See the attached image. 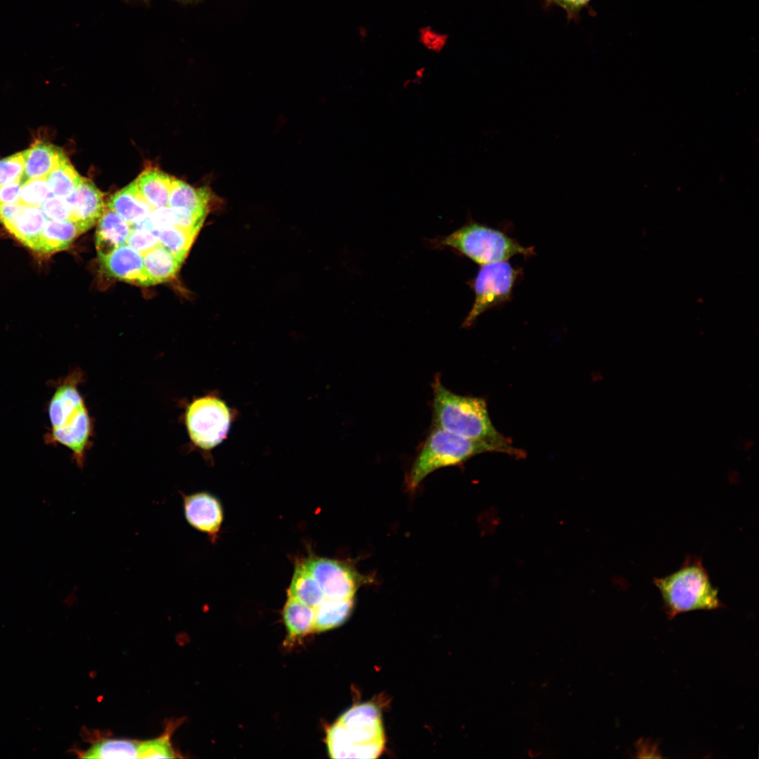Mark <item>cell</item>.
Instances as JSON below:
<instances>
[{
	"label": "cell",
	"instance_id": "cell-31",
	"mask_svg": "<svg viewBox=\"0 0 759 759\" xmlns=\"http://www.w3.org/2000/svg\"><path fill=\"white\" fill-rule=\"evenodd\" d=\"M47 219H70V208L65 198L53 195L40 206Z\"/></svg>",
	"mask_w": 759,
	"mask_h": 759
},
{
	"label": "cell",
	"instance_id": "cell-22",
	"mask_svg": "<svg viewBox=\"0 0 759 759\" xmlns=\"http://www.w3.org/2000/svg\"><path fill=\"white\" fill-rule=\"evenodd\" d=\"M141 741L125 739H103L88 749L78 752L84 758H138Z\"/></svg>",
	"mask_w": 759,
	"mask_h": 759
},
{
	"label": "cell",
	"instance_id": "cell-34",
	"mask_svg": "<svg viewBox=\"0 0 759 759\" xmlns=\"http://www.w3.org/2000/svg\"><path fill=\"white\" fill-rule=\"evenodd\" d=\"M130 1H141V2L147 3V2H149L151 0H130ZM176 1H178L181 2V3H183V4H190V3L196 2L198 0H176Z\"/></svg>",
	"mask_w": 759,
	"mask_h": 759
},
{
	"label": "cell",
	"instance_id": "cell-16",
	"mask_svg": "<svg viewBox=\"0 0 759 759\" xmlns=\"http://www.w3.org/2000/svg\"><path fill=\"white\" fill-rule=\"evenodd\" d=\"M107 207L131 226L145 220L153 210L140 193L136 180L112 195Z\"/></svg>",
	"mask_w": 759,
	"mask_h": 759
},
{
	"label": "cell",
	"instance_id": "cell-25",
	"mask_svg": "<svg viewBox=\"0 0 759 759\" xmlns=\"http://www.w3.org/2000/svg\"><path fill=\"white\" fill-rule=\"evenodd\" d=\"M198 233L197 230L169 226L159 230L158 239L162 246L183 263Z\"/></svg>",
	"mask_w": 759,
	"mask_h": 759
},
{
	"label": "cell",
	"instance_id": "cell-11",
	"mask_svg": "<svg viewBox=\"0 0 759 759\" xmlns=\"http://www.w3.org/2000/svg\"><path fill=\"white\" fill-rule=\"evenodd\" d=\"M65 200L70 208V219L77 224L81 233L93 227L106 209L103 193L86 178Z\"/></svg>",
	"mask_w": 759,
	"mask_h": 759
},
{
	"label": "cell",
	"instance_id": "cell-1",
	"mask_svg": "<svg viewBox=\"0 0 759 759\" xmlns=\"http://www.w3.org/2000/svg\"><path fill=\"white\" fill-rule=\"evenodd\" d=\"M432 390L433 427L466 439L487 443L494 447L496 452L516 458L525 455L524 450L515 448L511 440L493 425L484 398L453 393L443 385L438 375L433 381Z\"/></svg>",
	"mask_w": 759,
	"mask_h": 759
},
{
	"label": "cell",
	"instance_id": "cell-4",
	"mask_svg": "<svg viewBox=\"0 0 759 759\" xmlns=\"http://www.w3.org/2000/svg\"><path fill=\"white\" fill-rule=\"evenodd\" d=\"M669 619L694 610H715L722 608L718 591L712 584L701 557L689 554L675 572L661 578H654Z\"/></svg>",
	"mask_w": 759,
	"mask_h": 759
},
{
	"label": "cell",
	"instance_id": "cell-19",
	"mask_svg": "<svg viewBox=\"0 0 759 759\" xmlns=\"http://www.w3.org/2000/svg\"><path fill=\"white\" fill-rule=\"evenodd\" d=\"M175 178L158 169H145L136 179L138 190L153 209L169 207Z\"/></svg>",
	"mask_w": 759,
	"mask_h": 759
},
{
	"label": "cell",
	"instance_id": "cell-35",
	"mask_svg": "<svg viewBox=\"0 0 759 759\" xmlns=\"http://www.w3.org/2000/svg\"><path fill=\"white\" fill-rule=\"evenodd\" d=\"M753 441L751 440H748V441H745V443L744 444V449L745 450H748L753 446Z\"/></svg>",
	"mask_w": 759,
	"mask_h": 759
},
{
	"label": "cell",
	"instance_id": "cell-20",
	"mask_svg": "<svg viewBox=\"0 0 759 759\" xmlns=\"http://www.w3.org/2000/svg\"><path fill=\"white\" fill-rule=\"evenodd\" d=\"M142 255L150 285L174 279L183 264L160 243Z\"/></svg>",
	"mask_w": 759,
	"mask_h": 759
},
{
	"label": "cell",
	"instance_id": "cell-7",
	"mask_svg": "<svg viewBox=\"0 0 759 759\" xmlns=\"http://www.w3.org/2000/svg\"><path fill=\"white\" fill-rule=\"evenodd\" d=\"M521 275V269L514 268L507 261L482 265L476 276L468 282L475 299L462 326H471L485 311L510 301Z\"/></svg>",
	"mask_w": 759,
	"mask_h": 759
},
{
	"label": "cell",
	"instance_id": "cell-15",
	"mask_svg": "<svg viewBox=\"0 0 759 759\" xmlns=\"http://www.w3.org/2000/svg\"><path fill=\"white\" fill-rule=\"evenodd\" d=\"M24 175L22 182L29 179L44 178L67 157L60 148L48 143L37 141L22 152Z\"/></svg>",
	"mask_w": 759,
	"mask_h": 759
},
{
	"label": "cell",
	"instance_id": "cell-3",
	"mask_svg": "<svg viewBox=\"0 0 759 759\" xmlns=\"http://www.w3.org/2000/svg\"><path fill=\"white\" fill-rule=\"evenodd\" d=\"M379 709L372 703L355 705L330 726L326 744L332 758L374 759L385 747Z\"/></svg>",
	"mask_w": 759,
	"mask_h": 759
},
{
	"label": "cell",
	"instance_id": "cell-10",
	"mask_svg": "<svg viewBox=\"0 0 759 759\" xmlns=\"http://www.w3.org/2000/svg\"><path fill=\"white\" fill-rule=\"evenodd\" d=\"M187 523L195 530L207 534L214 543L223 520V510L219 499L206 491L190 494L179 492Z\"/></svg>",
	"mask_w": 759,
	"mask_h": 759
},
{
	"label": "cell",
	"instance_id": "cell-12",
	"mask_svg": "<svg viewBox=\"0 0 759 759\" xmlns=\"http://www.w3.org/2000/svg\"><path fill=\"white\" fill-rule=\"evenodd\" d=\"M99 261L108 275L136 285L150 286L143 255L127 244L116 248Z\"/></svg>",
	"mask_w": 759,
	"mask_h": 759
},
{
	"label": "cell",
	"instance_id": "cell-9",
	"mask_svg": "<svg viewBox=\"0 0 759 759\" xmlns=\"http://www.w3.org/2000/svg\"><path fill=\"white\" fill-rule=\"evenodd\" d=\"M302 562L320 585L325 598L354 599L363 579L349 564L315 556H310Z\"/></svg>",
	"mask_w": 759,
	"mask_h": 759
},
{
	"label": "cell",
	"instance_id": "cell-6",
	"mask_svg": "<svg viewBox=\"0 0 759 759\" xmlns=\"http://www.w3.org/2000/svg\"><path fill=\"white\" fill-rule=\"evenodd\" d=\"M486 452H496V450L487 443L466 439L433 427L412 465L408 477V486L415 489L433 472L460 465L473 456Z\"/></svg>",
	"mask_w": 759,
	"mask_h": 759
},
{
	"label": "cell",
	"instance_id": "cell-18",
	"mask_svg": "<svg viewBox=\"0 0 759 759\" xmlns=\"http://www.w3.org/2000/svg\"><path fill=\"white\" fill-rule=\"evenodd\" d=\"M46 221L39 207L21 205L17 214L4 226L18 240L32 249Z\"/></svg>",
	"mask_w": 759,
	"mask_h": 759
},
{
	"label": "cell",
	"instance_id": "cell-30",
	"mask_svg": "<svg viewBox=\"0 0 759 759\" xmlns=\"http://www.w3.org/2000/svg\"><path fill=\"white\" fill-rule=\"evenodd\" d=\"M24 158L22 152L0 160V186L22 181Z\"/></svg>",
	"mask_w": 759,
	"mask_h": 759
},
{
	"label": "cell",
	"instance_id": "cell-26",
	"mask_svg": "<svg viewBox=\"0 0 759 759\" xmlns=\"http://www.w3.org/2000/svg\"><path fill=\"white\" fill-rule=\"evenodd\" d=\"M46 179L53 195L66 198L82 183L83 177L67 159L56 167L47 176Z\"/></svg>",
	"mask_w": 759,
	"mask_h": 759
},
{
	"label": "cell",
	"instance_id": "cell-28",
	"mask_svg": "<svg viewBox=\"0 0 759 759\" xmlns=\"http://www.w3.org/2000/svg\"><path fill=\"white\" fill-rule=\"evenodd\" d=\"M131 227L126 244L141 254L160 243L159 231L152 226L149 217Z\"/></svg>",
	"mask_w": 759,
	"mask_h": 759
},
{
	"label": "cell",
	"instance_id": "cell-24",
	"mask_svg": "<svg viewBox=\"0 0 759 759\" xmlns=\"http://www.w3.org/2000/svg\"><path fill=\"white\" fill-rule=\"evenodd\" d=\"M354 599L335 600L325 598L315 608L313 632H323L337 628L349 617Z\"/></svg>",
	"mask_w": 759,
	"mask_h": 759
},
{
	"label": "cell",
	"instance_id": "cell-5",
	"mask_svg": "<svg viewBox=\"0 0 759 759\" xmlns=\"http://www.w3.org/2000/svg\"><path fill=\"white\" fill-rule=\"evenodd\" d=\"M431 243L434 247L450 248L481 265L507 261L519 254L527 258L535 253L533 247H524L505 232L474 221Z\"/></svg>",
	"mask_w": 759,
	"mask_h": 759
},
{
	"label": "cell",
	"instance_id": "cell-8",
	"mask_svg": "<svg viewBox=\"0 0 759 759\" xmlns=\"http://www.w3.org/2000/svg\"><path fill=\"white\" fill-rule=\"evenodd\" d=\"M231 412L220 398L207 395L193 400L186 408L185 422L192 443L205 450H211L226 436Z\"/></svg>",
	"mask_w": 759,
	"mask_h": 759
},
{
	"label": "cell",
	"instance_id": "cell-33",
	"mask_svg": "<svg viewBox=\"0 0 759 759\" xmlns=\"http://www.w3.org/2000/svg\"><path fill=\"white\" fill-rule=\"evenodd\" d=\"M22 181H17L0 186V203H18Z\"/></svg>",
	"mask_w": 759,
	"mask_h": 759
},
{
	"label": "cell",
	"instance_id": "cell-2",
	"mask_svg": "<svg viewBox=\"0 0 759 759\" xmlns=\"http://www.w3.org/2000/svg\"><path fill=\"white\" fill-rule=\"evenodd\" d=\"M83 377L77 368L54 382L47 407L50 429L44 438L47 444H60L70 450L73 461L81 469L93 434V422L79 390Z\"/></svg>",
	"mask_w": 759,
	"mask_h": 759
},
{
	"label": "cell",
	"instance_id": "cell-14",
	"mask_svg": "<svg viewBox=\"0 0 759 759\" xmlns=\"http://www.w3.org/2000/svg\"><path fill=\"white\" fill-rule=\"evenodd\" d=\"M131 226L112 210L106 208L97 223L96 249L103 259L116 248L126 244Z\"/></svg>",
	"mask_w": 759,
	"mask_h": 759
},
{
	"label": "cell",
	"instance_id": "cell-13",
	"mask_svg": "<svg viewBox=\"0 0 759 759\" xmlns=\"http://www.w3.org/2000/svg\"><path fill=\"white\" fill-rule=\"evenodd\" d=\"M221 202L207 186L195 188L179 179H174L169 199V207L181 209L207 216Z\"/></svg>",
	"mask_w": 759,
	"mask_h": 759
},
{
	"label": "cell",
	"instance_id": "cell-17",
	"mask_svg": "<svg viewBox=\"0 0 759 759\" xmlns=\"http://www.w3.org/2000/svg\"><path fill=\"white\" fill-rule=\"evenodd\" d=\"M81 234L71 219H47L32 250L50 255L68 248Z\"/></svg>",
	"mask_w": 759,
	"mask_h": 759
},
{
	"label": "cell",
	"instance_id": "cell-23",
	"mask_svg": "<svg viewBox=\"0 0 759 759\" xmlns=\"http://www.w3.org/2000/svg\"><path fill=\"white\" fill-rule=\"evenodd\" d=\"M283 618L290 637H299L313 631L315 609L301 602L287 597Z\"/></svg>",
	"mask_w": 759,
	"mask_h": 759
},
{
	"label": "cell",
	"instance_id": "cell-21",
	"mask_svg": "<svg viewBox=\"0 0 759 759\" xmlns=\"http://www.w3.org/2000/svg\"><path fill=\"white\" fill-rule=\"evenodd\" d=\"M287 596L314 609L325 599L320 585L303 562L296 563Z\"/></svg>",
	"mask_w": 759,
	"mask_h": 759
},
{
	"label": "cell",
	"instance_id": "cell-27",
	"mask_svg": "<svg viewBox=\"0 0 759 759\" xmlns=\"http://www.w3.org/2000/svg\"><path fill=\"white\" fill-rule=\"evenodd\" d=\"M178 725L175 722H169L161 736L153 739L141 741L138 758H179V755L175 751L171 743V735Z\"/></svg>",
	"mask_w": 759,
	"mask_h": 759
},
{
	"label": "cell",
	"instance_id": "cell-29",
	"mask_svg": "<svg viewBox=\"0 0 759 759\" xmlns=\"http://www.w3.org/2000/svg\"><path fill=\"white\" fill-rule=\"evenodd\" d=\"M53 195L46 177L29 179L22 183L18 203L25 206L39 207L47 198Z\"/></svg>",
	"mask_w": 759,
	"mask_h": 759
},
{
	"label": "cell",
	"instance_id": "cell-32",
	"mask_svg": "<svg viewBox=\"0 0 759 759\" xmlns=\"http://www.w3.org/2000/svg\"><path fill=\"white\" fill-rule=\"evenodd\" d=\"M592 0H543L546 8L557 6L562 8L567 18L576 20L583 9L588 7Z\"/></svg>",
	"mask_w": 759,
	"mask_h": 759
}]
</instances>
